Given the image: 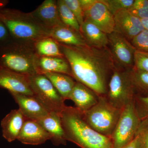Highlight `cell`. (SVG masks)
Listing matches in <instances>:
<instances>
[{"mask_svg": "<svg viewBox=\"0 0 148 148\" xmlns=\"http://www.w3.org/2000/svg\"><path fill=\"white\" fill-rule=\"evenodd\" d=\"M43 74L50 81L64 100H69L70 94L76 82L73 77L59 73H45Z\"/></svg>", "mask_w": 148, "mask_h": 148, "instance_id": "22", "label": "cell"}, {"mask_svg": "<svg viewBox=\"0 0 148 148\" xmlns=\"http://www.w3.org/2000/svg\"><path fill=\"white\" fill-rule=\"evenodd\" d=\"M58 15L61 22L65 25L80 32V26L76 18L69 8L64 0L57 1Z\"/></svg>", "mask_w": 148, "mask_h": 148, "instance_id": "25", "label": "cell"}, {"mask_svg": "<svg viewBox=\"0 0 148 148\" xmlns=\"http://www.w3.org/2000/svg\"><path fill=\"white\" fill-rule=\"evenodd\" d=\"M60 116L67 141L81 148H114L112 139L91 128L76 107L66 106Z\"/></svg>", "mask_w": 148, "mask_h": 148, "instance_id": "2", "label": "cell"}, {"mask_svg": "<svg viewBox=\"0 0 148 148\" xmlns=\"http://www.w3.org/2000/svg\"><path fill=\"white\" fill-rule=\"evenodd\" d=\"M134 104L135 110L141 121L148 119V96L135 95Z\"/></svg>", "mask_w": 148, "mask_h": 148, "instance_id": "26", "label": "cell"}, {"mask_svg": "<svg viewBox=\"0 0 148 148\" xmlns=\"http://www.w3.org/2000/svg\"><path fill=\"white\" fill-rule=\"evenodd\" d=\"M38 56L33 44L12 38L0 45V66L17 73L27 76L38 74Z\"/></svg>", "mask_w": 148, "mask_h": 148, "instance_id": "4", "label": "cell"}, {"mask_svg": "<svg viewBox=\"0 0 148 148\" xmlns=\"http://www.w3.org/2000/svg\"><path fill=\"white\" fill-rule=\"evenodd\" d=\"M37 55L40 56L65 57L59 43L51 37L43 38L33 44Z\"/></svg>", "mask_w": 148, "mask_h": 148, "instance_id": "23", "label": "cell"}, {"mask_svg": "<svg viewBox=\"0 0 148 148\" xmlns=\"http://www.w3.org/2000/svg\"><path fill=\"white\" fill-rule=\"evenodd\" d=\"M130 70L116 67L110 79L106 97L116 108L123 109L134 100L135 92L130 75Z\"/></svg>", "mask_w": 148, "mask_h": 148, "instance_id": "7", "label": "cell"}, {"mask_svg": "<svg viewBox=\"0 0 148 148\" xmlns=\"http://www.w3.org/2000/svg\"><path fill=\"white\" fill-rule=\"evenodd\" d=\"M9 92L27 119L38 121L49 113L34 96Z\"/></svg>", "mask_w": 148, "mask_h": 148, "instance_id": "14", "label": "cell"}, {"mask_svg": "<svg viewBox=\"0 0 148 148\" xmlns=\"http://www.w3.org/2000/svg\"><path fill=\"white\" fill-rule=\"evenodd\" d=\"M17 140L25 145H38L50 140V137L37 121L27 119Z\"/></svg>", "mask_w": 148, "mask_h": 148, "instance_id": "15", "label": "cell"}, {"mask_svg": "<svg viewBox=\"0 0 148 148\" xmlns=\"http://www.w3.org/2000/svg\"><path fill=\"white\" fill-rule=\"evenodd\" d=\"M37 121L48 133L50 137V140L53 145L55 146L66 145L67 141L60 115L49 113Z\"/></svg>", "mask_w": 148, "mask_h": 148, "instance_id": "18", "label": "cell"}, {"mask_svg": "<svg viewBox=\"0 0 148 148\" xmlns=\"http://www.w3.org/2000/svg\"><path fill=\"white\" fill-rule=\"evenodd\" d=\"M108 48L116 67L123 70H130L135 66L136 49L131 42L116 32L108 34Z\"/></svg>", "mask_w": 148, "mask_h": 148, "instance_id": "10", "label": "cell"}, {"mask_svg": "<svg viewBox=\"0 0 148 148\" xmlns=\"http://www.w3.org/2000/svg\"><path fill=\"white\" fill-rule=\"evenodd\" d=\"M12 39L8 29L4 24L0 21V45Z\"/></svg>", "mask_w": 148, "mask_h": 148, "instance_id": "33", "label": "cell"}, {"mask_svg": "<svg viewBox=\"0 0 148 148\" xmlns=\"http://www.w3.org/2000/svg\"><path fill=\"white\" fill-rule=\"evenodd\" d=\"M109 10L113 15L122 10L128 9L135 0H103Z\"/></svg>", "mask_w": 148, "mask_h": 148, "instance_id": "28", "label": "cell"}, {"mask_svg": "<svg viewBox=\"0 0 148 148\" xmlns=\"http://www.w3.org/2000/svg\"><path fill=\"white\" fill-rule=\"evenodd\" d=\"M0 21L8 29L12 38L18 41L34 44L50 37V31L41 26L31 12L3 8H0Z\"/></svg>", "mask_w": 148, "mask_h": 148, "instance_id": "3", "label": "cell"}, {"mask_svg": "<svg viewBox=\"0 0 148 148\" xmlns=\"http://www.w3.org/2000/svg\"><path fill=\"white\" fill-rule=\"evenodd\" d=\"M128 10L140 19L148 18V0H135Z\"/></svg>", "mask_w": 148, "mask_h": 148, "instance_id": "27", "label": "cell"}, {"mask_svg": "<svg viewBox=\"0 0 148 148\" xmlns=\"http://www.w3.org/2000/svg\"><path fill=\"white\" fill-rule=\"evenodd\" d=\"M80 32L88 45L99 48L108 47V34L90 21L84 20L80 25Z\"/></svg>", "mask_w": 148, "mask_h": 148, "instance_id": "21", "label": "cell"}, {"mask_svg": "<svg viewBox=\"0 0 148 148\" xmlns=\"http://www.w3.org/2000/svg\"><path fill=\"white\" fill-rule=\"evenodd\" d=\"M114 32L119 33L130 42L145 29L141 19L123 10L114 14Z\"/></svg>", "mask_w": 148, "mask_h": 148, "instance_id": "11", "label": "cell"}, {"mask_svg": "<svg viewBox=\"0 0 148 148\" xmlns=\"http://www.w3.org/2000/svg\"><path fill=\"white\" fill-rule=\"evenodd\" d=\"M65 3L76 18L80 26L84 21L83 10L79 0H64Z\"/></svg>", "mask_w": 148, "mask_h": 148, "instance_id": "30", "label": "cell"}, {"mask_svg": "<svg viewBox=\"0 0 148 148\" xmlns=\"http://www.w3.org/2000/svg\"><path fill=\"white\" fill-rule=\"evenodd\" d=\"M121 148H140L139 138L138 135H135V138L130 143Z\"/></svg>", "mask_w": 148, "mask_h": 148, "instance_id": "34", "label": "cell"}, {"mask_svg": "<svg viewBox=\"0 0 148 148\" xmlns=\"http://www.w3.org/2000/svg\"><path fill=\"white\" fill-rule=\"evenodd\" d=\"M140 122L133 100L123 109L111 136L114 148H121L130 143L135 138Z\"/></svg>", "mask_w": 148, "mask_h": 148, "instance_id": "8", "label": "cell"}, {"mask_svg": "<svg viewBox=\"0 0 148 148\" xmlns=\"http://www.w3.org/2000/svg\"><path fill=\"white\" fill-rule=\"evenodd\" d=\"M59 45L76 81L89 88L99 96H106L110 79L116 68L108 48Z\"/></svg>", "mask_w": 148, "mask_h": 148, "instance_id": "1", "label": "cell"}, {"mask_svg": "<svg viewBox=\"0 0 148 148\" xmlns=\"http://www.w3.org/2000/svg\"><path fill=\"white\" fill-rule=\"evenodd\" d=\"M26 119L19 108L11 111L1 121L3 137L9 143L17 140Z\"/></svg>", "mask_w": 148, "mask_h": 148, "instance_id": "16", "label": "cell"}, {"mask_svg": "<svg viewBox=\"0 0 148 148\" xmlns=\"http://www.w3.org/2000/svg\"><path fill=\"white\" fill-rule=\"evenodd\" d=\"M9 1L8 0H0V8L5 7Z\"/></svg>", "mask_w": 148, "mask_h": 148, "instance_id": "36", "label": "cell"}, {"mask_svg": "<svg viewBox=\"0 0 148 148\" xmlns=\"http://www.w3.org/2000/svg\"><path fill=\"white\" fill-rule=\"evenodd\" d=\"M31 13L41 26L50 32L63 24L59 18L55 0H45Z\"/></svg>", "mask_w": 148, "mask_h": 148, "instance_id": "13", "label": "cell"}, {"mask_svg": "<svg viewBox=\"0 0 148 148\" xmlns=\"http://www.w3.org/2000/svg\"><path fill=\"white\" fill-rule=\"evenodd\" d=\"M99 97L92 89L76 81L69 100L74 102L77 108L84 112L98 103Z\"/></svg>", "mask_w": 148, "mask_h": 148, "instance_id": "17", "label": "cell"}, {"mask_svg": "<svg viewBox=\"0 0 148 148\" xmlns=\"http://www.w3.org/2000/svg\"><path fill=\"white\" fill-rule=\"evenodd\" d=\"M36 67L38 74L59 73L73 77L71 66L65 57H46L38 56Z\"/></svg>", "mask_w": 148, "mask_h": 148, "instance_id": "19", "label": "cell"}, {"mask_svg": "<svg viewBox=\"0 0 148 148\" xmlns=\"http://www.w3.org/2000/svg\"><path fill=\"white\" fill-rule=\"evenodd\" d=\"M84 20H87L109 34L114 32V15L103 0H79Z\"/></svg>", "mask_w": 148, "mask_h": 148, "instance_id": "9", "label": "cell"}, {"mask_svg": "<svg viewBox=\"0 0 148 148\" xmlns=\"http://www.w3.org/2000/svg\"><path fill=\"white\" fill-rule=\"evenodd\" d=\"M122 110L111 105L106 96H100L98 103L83 112V115L85 121L91 128L101 135L111 138Z\"/></svg>", "mask_w": 148, "mask_h": 148, "instance_id": "5", "label": "cell"}, {"mask_svg": "<svg viewBox=\"0 0 148 148\" xmlns=\"http://www.w3.org/2000/svg\"><path fill=\"white\" fill-rule=\"evenodd\" d=\"M29 84L34 96L49 113L61 115L66 107L61 97L50 81L43 74L29 76Z\"/></svg>", "mask_w": 148, "mask_h": 148, "instance_id": "6", "label": "cell"}, {"mask_svg": "<svg viewBox=\"0 0 148 148\" xmlns=\"http://www.w3.org/2000/svg\"><path fill=\"white\" fill-rule=\"evenodd\" d=\"M130 75L135 92V95L147 97L148 72L134 67L130 71Z\"/></svg>", "mask_w": 148, "mask_h": 148, "instance_id": "24", "label": "cell"}, {"mask_svg": "<svg viewBox=\"0 0 148 148\" xmlns=\"http://www.w3.org/2000/svg\"><path fill=\"white\" fill-rule=\"evenodd\" d=\"M50 37L57 42L64 45L81 47L87 45L80 32L64 24L50 31Z\"/></svg>", "mask_w": 148, "mask_h": 148, "instance_id": "20", "label": "cell"}, {"mask_svg": "<svg viewBox=\"0 0 148 148\" xmlns=\"http://www.w3.org/2000/svg\"><path fill=\"white\" fill-rule=\"evenodd\" d=\"M134 67L144 71L148 72V53L136 51Z\"/></svg>", "mask_w": 148, "mask_h": 148, "instance_id": "32", "label": "cell"}, {"mask_svg": "<svg viewBox=\"0 0 148 148\" xmlns=\"http://www.w3.org/2000/svg\"><path fill=\"white\" fill-rule=\"evenodd\" d=\"M130 42L136 50L148 53V31L144 29Z\"/></svg>", "mask_w": 148, "mask_h": 148, "instance_id": "29", "label": "cell"}, {"mask_svg": "<svg viewBox=\"0 0 148 148\" xmlns=\"http://www.w3.org/2000/svg\"><path fill=\"white\" fill-rule=\"evenodd\" d=\"M136 135L139 137L140 148H148V119L141 121Z\"/></svg>", "mask_w": 148, "mask_h": 148, "instance_id": "31", "label": "cell"}, {"mask_svg": "<svg viewBox=\"0 0 148 148\" xmlns=\"http://www.w3.org/2000/svg\"><path fill=\"white\" fill-rule=\"evenodd\" d=\"M0 88L7 89L9 92L34 96L29 84V76L7 69H0Z\"/></svg>", "mask_w": 148, "mask_h": 148, "instance_id": "12", "label": "cell"}, {"mask_svg": "<svg viewBox=\"0 0 148 148\" xmlns=\"http://www.w3.org/2000/svg\"><path fill=\"white\" fill-rule=\"evenodd\" d=\"M144 29L148 31V18L141 19Z\"/></svg>", "mask_w": 148, "mask_h": 148, "instance_id": "35", "label": "cell"}, {"mask_svg": "<svg viewBox=\"0 0 148 148\" xmlns=\"http://www.w3.org/2000/svg\"><path fill=\"white\" fill-rule=\"evenodd\" d=\"M2 69V68L1 67V66H0V69Z\"/></svg>", "mask_w": 148, "mask_h": 148, "instance_id": "37", "label": "cell"}]
</instances>
